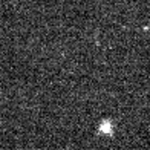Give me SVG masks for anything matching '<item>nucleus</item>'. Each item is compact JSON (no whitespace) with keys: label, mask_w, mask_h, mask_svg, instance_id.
Masks as SVG:
<instances>
[{"label":"nucleus","mask_w":150,"mask_h":150,"mask_svg":"<svg viewBox=\"0 0 150 150\" xmlns=\"http://www.w3.org/2000/svg\"><path fill=\"white\" fill-rule=\"evenodd\" d=\"M98 130H100V133H103V135H112L113 133V124H112V121H109V120L101 121Z\"/></svg>","instance_id":"nucleus-1"}]
</instances>
